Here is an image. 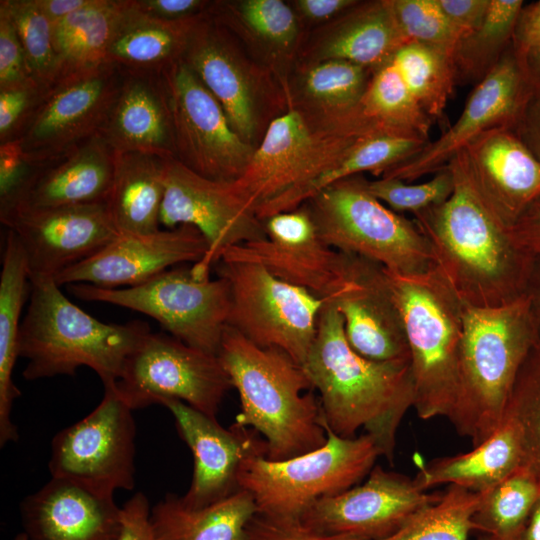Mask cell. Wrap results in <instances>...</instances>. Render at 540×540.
Wrapping results in <instances>:
<instances>
[{
	"label": "cell",
	"instance_id": "6da1fadb",
	"mask_svg": "<svg viewBox=\"0 0 540 540\" xmlns=\"http://www.w3.org/2000/svg\"><path fill=\"white\" fill-rule=\"evenodd\" d=\"M451 196L414 215L431 246L435 268L459 300L494 308L528 294L537 257L518 244L483 207L458 168Z\"/></svg>",
	"mask_w": 540,
	"mask_h": 540
},
{
	"label": "cell",
	"instance_id": "7a4b0ae2",
	"mask_svg": "<svg viewBox=\"0 0 540 540\" xmlns=\"http://www.w3.org/2000/svg\"><path fill=\"white\" fill-rule=\"evenodd\" d=\"M302 366L319 392L324 427L343 438L364 429L392 463L398 428L414 405L410 359L374 361L356 353L346 339L342 317L327 302Z\"/></svg>",
	"mask_w": 540,
	"mask_h": 540
},
{
	"label": "cell",
	"instance_id": "3957f363",
	"mask_svg": "<svg viewBox=\"0 0 540 540\" xmlns=\"http://www.w3.org/2000/svg\"><path fill=\"white\" fill-rule=\"evenodd\" d=\"M239 394L235 423L258 432L266 458L285 460L325 445L320 401L303 366L275 347H260L227 325L217 354Z\"/></svg>",
	"mask_w": 540,
	"mask_h": 540
},
{
	"label": "cell",
	"instance_id": "277c9868",
	"mask_svg": "<svg viewBox=\"0 0 540 540\" xmlns=\"http://www.w3.org/2000/svg\"><path fill=\"white\" fill-rule=\"evenodd\" d=\"M539 340L529 294L494 308L463 304L458 395L449 421L473 446L503 423L519 372Z\"/></svg>",
	"mask_w": 540,
	"mask_h": 540
},
{
	"label": "cell",
	"instance_id": "5b68a950",
	"mask_svg": "<svg viewBox=\"0 0 540 540\" xmlns=\"http://www.w3.org/2000/svg\"><path fill=\"white\" fill-rule=\"evenodd\" d=\"M149 332L143 321H99L72 303L53 279L31 282L18 340L19 357L28 360L23 377L73 376L86 366L104 387L113 385L128 355Z\"/></svg>",
	"mask_w": 540,
	"mask_h": 540
},
{
	"label": "cell",
	"instance_id": "8992f818",
	"mask_svg": "<svg viewBox=\"0 0 540 540\" xmlns=\"http://www.w3.org/2000/svg\"><path fill=\"white\" fill-rule=\"evenodd\" d=\"M385 131L392 132L362 112L323 117L287 101L285 111L269 122L235 183L264 221L334 167L360 138Z\"/></svg>",
	"mask_w": 540,
	"mask_h": 540
},
{
	"label": "cell",
	"instance_id": "52a82bcc",
	"mask_svg": "<svg viewBox=\"0 0 540 540\" xmlns=\"http://www.w3.org/2000/svg\"><path fill=\"white\" fill-rule=\"evenodd\" d=\"M385 270L407 337L413 407L422 420L449 419L458 395L463 304L435 266L414 275Z\"/></svg>",
	"mask_w": 540,
	"mask_h": 540
},
{
	"label": "cell",
	"instance_id": "ba28073f",
	"mask_svg": "<svg viewBox=\"0 0 540 540\" xmlns=\"http://www.w3.org/2000/svg\"><path fill=\"white\" fill-rule=\"evenodd\" d=\"M304 204L321 239L338 251L402 275L435 266L429 241L416 222L375 198L362 174L328 185Z\"/></svg>",
	"mask_w": 540,
	"mask_h": 540
},
{
	"label": "cell",
	"instance_id": "9c48e42d",
	"mask_svg": "<svg viewBox=\"0 0 540 540\" xmlns=\"http://www.w3.org/2000/svg\"><path fill=\"white\" fill-rule=\"evenodd\" d=\"M324 446L285 459L251 455L238 472L239 489L247 491L257 513L277 519L300 520L317 500L344 492L369 475L381 452L364 433L343 438L329 429Z\"/></svg>",
	"mask_w": 540,
	"mask_h": 540
},
{
	"label": "cell",
	"instance_id": "30bf717a",
	"mask_svg": "<svg viewBox=\"0 0 540 540\" xmlns=\"http://www.w3.org/2000/svg\"><path fill=\"white\" fill-rule=\"evenodd\" d=\"M67 290L85 301L143 313L171 336L214 355L228 325L231 298L227 281L200 278L192 266L170 268L133 287L107 289L78 283L68 285Z\"/></svg>",
	"mask_w": 540,
	"mask_h": 540
},
{
	"label": "cell",
	"instance_id": "8fae6325",
	"mask_svg": "<svg viewBox=\"0 0 540 540\" xmlns=\"http://www.w3.org/2000/svg\"><path fill=\"white\" fill-rule=\"evenodd\" d=\"M216 272L229 285L228 325L252 343L281 349L303 365L329 301L275 277L259 264L219 260Z\"/></svg>",
	"mask_w": 540,
	"mask_h": 540
},
{
	"label": "cell",
	"instance_id": "7c38bea8",
	"mask_svg": "<svg viewBox=\"0 0 540 540\" xmlns=\"http://www.w3.org/2000/svg\"><path fill=\"white\" fill-rule=\"evenodd\" d=\"M113 386L132 410L176 399L214 418L233 388L217 355L151 331L128 355Z\"/></svg>",
	"mask_w": 540,
	"mask_h": 540
},
{
	"label": "cell",
	"instance_id": "4fadbf2b",
	"mask_svg": "<svg viewBox=\"0 0 540 540\" xmlns=\"http://www.w3.org/2000/svg\"><path fill=\"white\" fill-rule=\"evenodd\" d=\"M86 417L59 431L51 441V477L76 482L96 493L135 486L136 425L132 409L113 385Z\"/></svg>",
	"mask_w": 540,
	"mask_h": 540
},
{
	"label": "cell",
	"instance_id": "5bb4252c",
	"mask_svg": "<svg viewBox=\"0 0 540 540\" xmlns=\"http://www.w3.org/2000/svg\"><path fill=\"white\" fill-rule=\"evenodd\" d=\"M164 181L160 224L193 226L208 244L206 256L192 265L198 277H210L225 249L267 238L264 221L235 181L206 178L175 158L165 159Z\"/></svg>",
	"mask_w": 540,
	"mask_h": 540
},
{
	"label": "cell",
	"instance_id": "9a60e30c",
	"mask_svg": "<svg viewBox=\"0 0 540 540\" xmlns=\"http://www.w3.org/2000/svg\"><path fill=\"white\" fill-rule=\"evenodd\" d=\"M162 77L173 118L175 159L209 179H239L255 147L234 131L220 103L182 59Z\"/></svg>",
	"mask_w": 540,
	"mask_h": 540
},
{
	"label": "cell",
	"instance_id": "2e32d148",
	"mask_svg": "<svg viewBox=\"0 0 540 540\" xmlns=\"http://www.w3.org/2000/svg\"><path fill=\"white\" fill-rule=\"evenodd\" d=\"M264 225L266 239L229 247L219 260L262 265L275 277L328 301L348 287L353 255L321 239L305 204L268 217Z\"/></svg>",
	"mask_w": 540,
	"mask_h": 540
},
{
	"label": "cell",
	"instance_id": "e0dca14e",
	"mask_svg": "<svg viewBox=\"0 0 540 540\" xmlns=\"http://www.w3.org/2000/svg\"><path fill=\"white\" fill-rule=\"evenodd\" d=\"M124 77L117 66L105 63L53 83L19 138L24 151L48 165L99 135Z\"/></svg>",
	"mask_w": 540,
	"mask_h": 540
},
{
	"label": "cell",
	"instance_id": "ac0fdd59",
	"mask_svg": "<svg viewBox=\"0 0 540 540\" xmlns=\"http://www.w3.org/2000/svg\"><path fill=\"white\" fill-rule=\"evenodd\" d=\"M182 60L220 103L234 131L256 148L266 107L274 103L269 99L276 96L269 71L247 61L230 31L208 14L192 29Z\"/></svg>",
	"mask_w": 540,
	"mask_h": 540
},
{
	"label": "cell",
	"instance_id": "d6986e66",
	"mask_svg": "<svg viewBox=\"0 0 540 540\" xmlns=\"http://www.w3.org/2000/svg\"><path fill=\"white\" fill-rule=\"evenodd\" d=\"M0 220L20 242L30 282L55 280L119 234L105 202L14 209L0 215Z\"/></svg>",
	"mask_w": 540,
	"mask_h": 540
},
{
	"label": "cell",
	"instance_id": "ffe728a7",
	"mask_svg": "<svg viewBox=\"0 0 540 540\" xmlns=\"http://www.w3.org/2000/svg\"><path fill=\"white\" fill-rule=\"evenodd\" d=\"M442 495L419 489L404 474L374 466L363 484L317 500L300 520L323 534L382 540Z\"/></svg>",
	"mask_w": 540,
	"mask_h": 540
},
{
	"label": "cell",
	"instance_id": "44dd1931",
	"mask_svg": "<svg viewBox=\"0 0 540 540\" xmlns=\"http://www.w3.org/2000/svg\"><path fill=\"white\" fill-rule=\"evenodd\" d=\"M449 163L458 168L487 212L508 230L540 198V162L513 127L485 131Z\"/></svg>",
	"mask_w": 540,
	"mask_h": 540
},
{
	"label": "cell",
	"instance_id": "7402d4cb",
	"mask_svg": "<svg viewBox=\"0 0 540 540\" xmlns=\"http://www.w3.org/2000/svg\"><path fill=\"white\" fill-rule=\"evenodd\" d=\"M530 90L510 46L496 67L476 84L455 123L417 155L381 176L411 182L436 173L485 131L499 126L513 127Z\"/></svg>",
	"mask_w": 540,
	"mask_h": 540
},
{
	"label": "cell",
	"instance_id": "603a6c76",
	"mask_svg": "<svg viewBox=\"0 0 540 540\" xmlns=\"http://www.w3.org/2000/svg\"><path fill=\"white\" fill-rule=\"evenodd\" d=\"M207 252L205 238L190 225L147 234L119 233L97 253L60 273L55 282L59 286L133 287L176 264H196Z\"/></svg>",
	"mask_w": 540,
	"mask_h": 540
},
{
	"label": "cell",
	"instance_id": "cb8c5ba5",
	"mask_svg": "<svg viewBox=\"0 0 540 540\" xmlns=\"http://www.w3.org/2000/svg\"><path fill=\"white\" fill-rule=\"evenodd\" d=\"M160 405L171 412L179 436L193 455L192 481L181 496L190 508L205 507L238 491L242 462L251 455L266 457L265 440L251 428L235 422L224 428L216 418L180 400L167 399Z\"/></svg>",
	"mask_w": 540,
	"mask_h": 540
},
{
	"label": "cell",
	"instance_id": "d4e9b609",
	"mask_svg": "<svg viewBox=\"0 0 540 540\" xmlns=\"http://www.w3.org/2000/svg\"><path fill=\"white\" fill-rule=\"evenodd\" d=\"M352 255L351 281L329 301L342 317L349 345L374 361L410 359L402 315L385 268Z\"/></svg>",
	"mask_w": 540,
	"mask_h": 540
},
{
	"label": "cell",
	"instance_id": "484cf974",
	"mask_svg": "<svg viewBox=\"0 0 540 540\" xmlns=\"http://www.w3.org/2000/svg\"><path fill=\"white\" fill-rule=\"evenodd\" d=\"M20 516L28 540H118L122 529L113 496L59 477L21 501Z\"/></svg>",
	"mask_w": 540,
	"mask_h": 540
},
{
	"label": "cell",
	"instance_id": "4316f807",
	"mask_svg": "<svg viewBox=\"0 0 540 540\" xmlns=\"http://www.w3.org/2000/svg\"><path fill=\"white\" fill-rule=\"evenodd\" d=\"M124 73L99 136L114 153L175 158L173 118L162 74Z\"/></svg>",
	"mask_w": 540,
	"mask_h": 540
},
{
	"label": "cell",
	"instance_id": "83f0119b",
	"mask_svg": "<svg viewBox=\"0 0 540 540\" xmlns=\"http://www.w3.org/2000/svg\"><path fill=\"white\" fill-rule=\"evenodd\" d=\"M407 42L392 0L358 1L313 39L304 63L336 59L375 71Z\"/></svg>",
	"mask_w": 540,
	"mask_h": 540
},
{
	"label": "cell",
	"instance_id": "f1b7e54d",
	"mask_svg": "<svg viewBox=\"0 0 540 540\" xmlns=\"http://www.w3.org/2000/svg\"><path fill=\"white\" fill-rule=\"evenodd\" d=\"M114 164L115 153L97 135L44 166L11 210L105 202L112 185Z\"/></svg>",
	"mask_w": 540,
	"mask_h": 540
},
{
	"label": "cell",
	"instance_id": "f546056e",
	"mask_svg": "<svg viewBox=\"0 0 540 540\" xmlns=\"http://www.w3.org/2000/svg\"><path fill=\"white\" fill-rule=\"evenodd\" d=\"M524 465L526 455L521 428L513 418L506 416L501 426L471 451L421 464L413 480L423 491L447 484L486 492Z\"/></svg>",
	"mask_w": 540,
	"mask_h": 540
},
{
	"label": "cell",
	"instance_id": "4dcf8cb0",
	"mask_svg": "<svg viewBox=\"0 0 540 540\" xmlns=\"http://www.w3.org/2000/svg\"><path fill=\"white\" fill-rule=\"evenodd\" d=\"M207 14L250 43L285 94L289 91L285 71L300 41V19L291 5L282 0L212 1Z\"/></svg>",
	"mask_w": 540,
	"mask_h": 540
},
{
	"label": "cell",
	"instance_id": "1f68e13d",
	"mask_svg": "<svg viewBox=\"0 0 540 540\" xmlns=\"http://www.w3.org/2000/svg\"><path fill=\"white\" fill-rule=\"evenodd\" d=\"M203 16L163 21L139 11L133 0H124L106 62L126 73L162 74L182 59L192 29Z\"/></svg>",
	"mask_w": 540,
	"mask_h": 540
},
{
	"label": "cell",
	"instance_id": "d6a6232c",
	"mask_svg": "<svg viewBox=\"0 0 540 540\" xmlns=\"http://www.w3.org/2000/svg\"><path fill=\"white\" fill-rule=\"evenodd\" d=\"M164 175V158L115 153L113 180L105 203L119 233L147 234L160 229Z\"/></svg>",
	"mask_w": 540,
	"mask_h": 540
},
{
	"label": "cell",
	"instance_id": "836d02e7",
	"mask_svg": "<svg viewBox=\"0 0 540 540\" xmlns=\"http://www.w3.org/2000/svg\"><path fill=\"white\" fill-rule=\"evenodd\" d=\"M31 287L23 249L7 229L0 275V446L19 438L11 420L14 401L21 395L13 382L18 354L20 315Z\"/></svg>",
	"mask_w": 540,
	"mask_h": 540
},
{
	"label": "cell",
	"instance_id": "e575fe53",
	"mask_svg": "<svg viewBox=\"0 0 540 540\" xmlns=\"http://www.w3.org/2000/svg\"><path fill=\"white\" fill-rule=\"evenodd\" d=\"M255 514L254 499L242 489L197 509L186 506L181 496L167 494L151 508V522L157 540H246Z\"/></svg>",
	"mask_w": 540,
	"mask_h": 540
},
{
	"label": "cell",
	"instance_id": "d590c367",
	"mask_svg": "<svg viewBox=\"0 0 540 540\" xmlns=\"http://www.w3.org/2000/svg\"><path fill=\"white\" fill-rule=\"evenodd\" d=\"M123 4L124 0H90L53 24L58 59L55 82L107 63L106 53Z\"/></svg>",
	"mask_w": 540,
	"mask_h": 540
},
{
	"label": "cell",
	"instance_id": "8d00e7d4",
	"mask_svg": "<svg viewBox=\"0 0 540 540\" xmlns=\"http://www.w3.org/2000/svg\"><path fill=\"white\" fill-rule=\"evenodd\" d=\"M287 101L319 116L343 117L361 111L373 70L344 60L306 63Z\"/></svg>",
	"mask_w": 540,
	"mask_h": 540
},
{
	"label": "cell",
	"instance_id": "74e56055",
	"mask_svg": "<svg viewBox=\"0 0 540 540\" xmlns=\"http://www.w3.org/2000/svg\"><path fill=\"white\" fill-rule=\"evenodd\" d=\"M429 142L421 137L388 131L366 135L334 167L282 203L276 214L301 206L338 180L364 172L382 175L417 155Z\"/></svg>",
	"mask_w": 540,
	"mask_h": 540
},
{
	"label": "cell",
	"instance_id": "f35d334b",
	"mask_svg": "<svg viewBox=\"0 0 540 540\" xmlns=\"http://www.w3.org/2000/svg\"><path fill=\"white\" fill-rule=\"evenodd\" d=\"M539 498L540 479L524 465L484 492L472 517L473 531L496 540H519Z\"/></svg>",
	"mask_w": 540,
	"mask_h": 540
},
{
	"label": "cell",
	"instance_id": "ab89813d",
	"mask_svg": "<svg viewBox=\"0 0 540 540\" xmlns=\"http://www.w3.org/2000/svg\"><path fill=\"white\" fill-rule=\"evenodd\" d=\"M522 0H491L481 25L464 36L453 55L459 82L479 83L511 46Z\"/></svg>",
	"mask_w": 540,
	"mask_h": 540
},
{
	"label": "cell",
	"instance_id": "60d3db41",
	"mask_svg": "<svg viewBox=\"0 0 540 540\" xmlns=\"http://www.w3.org/2000/svg\"><path fill=\"white\" fill-rule=\"evenodd\" d=\"M391 61L423 111L432 120H440L458 83L453 57L434 47L409 41Z\"/></svg>",
	"mask_w": 540,
	"mask_h": 540
},
{
	"label": "cell",
	"instance_id": "b9f144b4",
	"mask_svg": "<svg viewBox=\"0 0 540 540\" xmlns=\"http://www.w3.org/2000/svg\"><path fill=\"white\" fill-rule=\"evenodd\" d=\"M360 107L368 119L385 129L428 140L433 120L420 107L391 60L373 72Z\"/></svg>",
	"mask_w": 540,
	"mask_h": 540
},
{
	"label": "cell",
	"instance_id": "7bdbcfd3",
	"mask_svg": "<svg viewBox=\"0 0 540 540\" xmlns=\"http://www.w3.org/2000/svg\"><path fill=\"white\" fill-rule=\"evenodd\" d=\"M483 495L484 492L448 485L438 502L413 514L382 540H467Z\"/></svg>",
	"mask_w": 540,
	"mask_h": 540
},
{
	"label": "cell",
	"instance_id": "ee69618b",
	"mask_svg": "<svg viewBox=\"0 0 540 540\" xmlns=\"http://www.w3.org/2000/svg\"><path fill=\"white\" fill-rule=\"evenodd\" d=\"M0 6L8 12L16 27L32 80L48 89L55 82L58 71L53 23L35 0H1Z\"/></svg>",
	"mask_w": 540,
	"mask_h": 540
},
{
	"label": "cell",
	"instance_id": "f6af8a7d",
	"mask_svg": "<svg viewBox=\"0 0 540 540\" xmlns=\"http://www.w3.org/2000/svg\"><path fill=\"white\" fill-rule=\"evenodd\" d=\"M506 416L513 418L520 426L526 465L540 479V340L519 372Z\"/></svg>",
	"mask_w": 540,
	"mask_h": 540
},
{
	"label": "cell",
	"instance_id": "bcb514c9",
	"mask_svg": "<svg viewBox=\"0 0 540 540\" xmlns=\"http://www.w3.org/2000/svg\"><path fill=\"white\" fill-rule=\"evenodd\" d=\"M392 4L409 41L434 47L453 57L466 34L448 19L437 0H392Z\"/></svg>",
	"mask_w": 540,
	"mask_h": 540
},
{
	"label": "cell",
	"instance_id": "7dc6e473",
	"mask_svg": "<svg viewBox=\"0 0 540 540\" xmlns=\"http://www.w3.org/2000/svg\"><path fill=\"white\" fill-rule=\"evenodd\" d=\"M455 178L447 165L422 183L412 184L397 178L367 180L368 191L395 212L413 215L444 203L453 193Z\"/></svg>",
	"mask_w": 540,
	"mask_h": 540
},
{
	"label": "cell",
	"instance_id": "c3c4849f",
	"mask_svg": "<svg viewBox=\"0 0 540 540\" xmlns=\"http://www.w3.org/2000/svg\"><path fill=\"white\" fill-rule=\"evenodd\" d=\"M44 166L28 156L19 139L0 144V214L18 203Z\"/></svg>",
	"mask_w": 540,
	"mask_h": 540
},
{
	"label": "cell",
	"instance_id": "681fc988",
	"mask_svg": "<svg viewBox=\"0 0 540 540\" xmlns=\"http://www.w3.org/2000/svg\"><path fill=\"white\" fill-rule=\"evenodd\" d=\"M46 91L34 81L0 89V144L22 136Z\"/></svg>",
	"mask_w": 540,
	"mask_h": 540
},
{
	"label": "cell",
	"instance_id": "f907efd6",
	"mask_svg": "<svg viewBox=\"0 0 540 540\" xmlns=\"http://www.w3.org/2000/svg\"><path fill=\"white\" fill-rule=\"evenodd\" d=\"M33 81L16 27L0 6V89Z\"/></svg>",
	"mask_w": 540,
	"mask_h": 540
},
{
	"label": "cell",
	"instance_id": "816d5d0a",
	"mask_svg": "<svg viewBox=\"0 0 540 540\" xmlns=\"http://www.w3.org/2000/svg\"><path fill=\"white\" fill-rule=\"evenodd\" d=\"M246 540H362L351 535H328L301 520L277 519L255 514L246 528Z\"/></svg>",
	"mask_w": 540,
	"mask_h": 540
},
{
	"label": "cell",
	"instance_id": "f5cc1de1",
	"mask_svg": "<svg viewBox=\"0 0 540 540\" xmlns=\"http://www.w3.org/2000/svg\"><path fill=\"white\" fill-rule=\"evenodd\" d=\"M122 509V529L118 540H157L149 501L142 492L135 493Z\"/></svg>",
	"mask_w": 540,
	"mask_h": 540
},
{
	"label": "cell",
	"instance_id": "db71d44e",
	"mask_svg": "<svg viewBox=\"0 0 540 540\" xmlns=\"http://www.w3.org/2000/svg\"><path fill=\"white\" fill-rule=\"evenodd\" d=\"M212 1L203 0H133L142 13L163 21L177 22L205 15Z\"/></svg>",
	"mask_w": 540,
	"mask_h": 540
},
{
	"label": "cell",
	"instance_id": "11a10c76",
	"mask_svg": "<svg viewBox=\"0 0 540 540\" xmlns=\"http://www.w3.org/2000/svg\"><path fill=\"white\" fill-rule=\"evenodd\" d=\"M513 129L540 162V88H531L527 94Z\"/></svg>",
	"mask_w": 540,
	"mask_h": 540
},
{
	"label": "cell",
	"instance_id": "9f6ffc18",
	"mask_svg": "<svg viewBox=\"0 0 540 540\" xmlns=\"http://www.w3.org/2000/svg\"><path fill=\"white\" fill-rule=\"evenodd\" d=\"M511 46L517 55L540 49V0L522 6L514 26Z\"/></svg>",
	"mask_w": 540,
	"mask_h": 540
},
{
	"label": "cell",
	"instance_id": "6f0895ef",
	"mask_svg": "<svg viewBox=\"0 0 540 540\" xmlns=\"http://www.w3.org/2000/svg\"><path fill=\"white\" fill-rule=\"evenodd\" d=\"M437 1L448 19L467 35L481 25L487 15L491 0Z\"/></svg>",
	"mask_w": 540,
	"mask_h": 540
},
{
	"label": "cell",
	"instance_id": "680465c9",
	"mask_svg": "<svg viewBox=\"0 0 540 540\" xmlns=\"http://www.w3.org/2000/svg\"><path fill=\"white\" fill-rule=\"evenodd\" d=\"M356 0H295L291 7L297 16L311 23L332 21L355 5Z\"/></svg>",
	"mask_w": 540,
	"mask_h": 540
},
{
	"label": "cell",
	"instance_id": "91938a15",
	"mask_svg": "<svg viewBox=\"0 0 540 540\" xmlns=\"http://www.w3.org/2000/svg\"><path fill=\"white\" fill-rule=\"evenodd\" d=\"M513 239L540 258V198H538L509 229Z\"/></svg>",
	"mask_w": 540,
	"mask_h": 540
},
{
	"label": "cell",
	"instance_id": "94428289",
	"mask_svg": "<svg viewBox=\"0 0 540 540\" xmlns=\"http://www.w3.org/2000/svg\"><path fill=\"white\" fill-rule=\"evenodd\" d=\"M38 7L55 24L85 7L90 0H35Z\"/></svg>",
	"mask_w": 540,
	"mask_h": 540
},
{
	"label": "cell",
	"instance_id": "6125c7cd",
	"mask_svg": "<svg viewBox=\"0 0 540 540\" xmlns=\"http://www.w3.org/2000/svg\"><path fill=\"white\" fill-rule=\"evenodd\" d=\"M515 53V52H514ZM524 77L531 88H540V49L517 55Z\"/></svg>",
	"mask_w": 540,
	"mask_h": 540
},
{
	"label": "cell",
	"instance_id": "be15d7a7",
	"mask_svg": "<svg viewBox=\"0 0 540 540\" xmlns=\"http://www.w3.org/2000/svg\"><path fill=\"white\" fill-rule=\"evenodd\" d=\"M519 540H540V498L536 502Z\"/></svg>",
	"mask_w": 540,
	"mask_h": 540
},
{
	"label": "cell",
	"instance_id": "e7e4bbea",
	"mask_svg": "<svg viewBox=\"0 0 540 540\" xmlns=\"http://www.w3.org/2000/svg\"><path fill=\"white\" fill-rule=\"evenodd\" d=\"M528 294L540 327V258H537Z\"/></svg>",
	"mask_w": 540,
	"mask_h": 540
},
{
	"label": "cell",
	"instance_id": "03108f58",
	"mask_svg": "<svg viewBox=\"0 0 540 540\" xmlns=\"http://www.w3.org/2000/svg\"><path fill=\"white\" fill-rule=\"evenodd\" d=\"M14 540H28V538L24 532H21L15 536Z\"/></svg>",
	"mask_w": 540,
	"mask_h": 540
},
{
	"label": "cell",
	"instance_id": "003e7915",
	"mask_svg": "<svg viewBox=\"0 0 540 540\" xmlns=\"http://www.w3.org/2000/svg\"><path fill=\"white\" fill-rule=\"evenodd\" d=\"M478 540H496V539L491 536L483 534V536H481Z\"/></svg>",
	"mask_w": 540,
	"mask_h": 540
}]
</instances>
